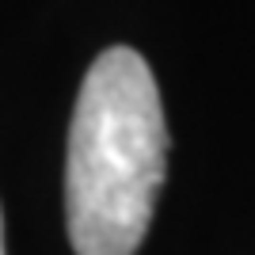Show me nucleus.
Here are the masks:
<instances>
[{"label": "nucleus", "instance_id": "f257e3e1", "mask_svg": "<svg viewBox=\"0 0 255 255\" xmlns=\"http://www.w3.org/2000/svg\"><path fill=\"white\" fill-rule=\"evenodd\" d=\"M168 175V122L149 61L111 46L92 61L65 164V217L76 255H133Z\"/></svg>", "mask_w": 255, "mask_h": 255}, {"label": "nucleus", "instance_id": "f03ea898", "mask_svg": "<svg viewBox=\"0 0 255 255\" xmlns=\"http://www.w3.org/2000/svg\"><path fill=\"white\" fill-rule=\"evenodd\" d=\"M0 255H4V225H0Z\"/></svg>", "mask_w": 255, "mask_h": 255}]
</instances>
